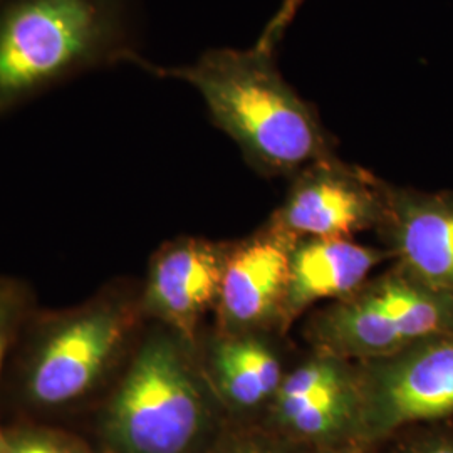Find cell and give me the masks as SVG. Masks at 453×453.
I'll return each instance as SVG.
<instances>
[{
    "mask_svg": "<svg viewBox=\"0 0 453 453\" xmlns=\"http://www.w3.org/2000/svg\"><path fill=\"white\" fill-rule=\"evenodd\" d=\"M119 63L145 65L128 0H0V116Z\"/></svg>",
    "mask_w": 453,
    "mask_h": 453,
    "instance_id": "1",
    "label": "cell"
},
{
    "mask_svg": "<svg viewBox=\"0 0 453 453\" xmlns=\"http://www.w3.org/2000/svg\"><path fill=\"white\" fill-rule=\"evenodd\" d=\"M155 73L192 84L213 123L265 172L288 173L327 158L318 114L282 80L269 49H213L194 65Z\"/></svg>",
    "mask_w": 453,
    "mask_h": 453,
    "instance_id": "2",
    "label": "cell"
},
{
    "mask_svg": "<svg viewBox=\"0 0 453 453\" xmlns=\"http://www.w3.org/2000/svg\"><path fill=\"white\" fill-rule=\"evenodd\" d=\"M205 421L202 376L179 334L140 346L106 411V435L123 453H187Z\"/></svg>",
    "mask_w": 453,
    "mask_h": 453,
    "instance_id": "3",
    "label": "cell"
},
{
    "mask_svg": "<svg viewBox=\"0 0 453 453\" xmlns=\"http://www.w3.org/2000/svg\"><path fill=\"white\" fill-rule=\"evenodd\" d=\"M453 331V294L434 291L402 271L383 275L314 318L321 353L372 361Z\"/></svg>",
    "mask_w": 453,
    "mask_h": 453,
    "instance_id": "4",
    "label": "cell"
},
{
    "mask_svg": "<svg viewBox=\"0 0 453 453\" xmlns=\"http://www.w3.org/2000/svg\"><path fill=\"white\" fill-rule=\"evenodd\" d=\"M131 326L128 304L106 294L50 318L24 359L26 398L39 408H61L95 393L113 372Z\"/></svg>",
    "mask_w": 453,
    "mask_h": 453,
    "instance_id": "5",
    "label": "cell"
},
{
    "mask_svg": "<svg viewBox=\"0 0 453 453\" xmlns=\"http://www.w3.org/2000/svg\"><path fill=\"white\" fill-rule=\"evenodd\" d=\"M365 363L357 374L361 400L383 426L453 413V331Z\"/></svg>",
    "mask_w": 453,
    "mask_h": 453,
    "instance_id": "6",
    "label": "cell"
},
{
    "mask_svg": "<svg viewBox=\"0 0 453 453\" xmlns=\"http://www.w3.org/2000/svg\"><path fill=\"white\" fill-rule=\"evenodd\" d=\"M385 188L327 158L309 165L274 215L275 232L292 241L349 239L383 220Z\"/></svg>",
    "mask_w": 453,
    "mask_h": 453,
    "instance_id": "7",
    "label": "cell"
},
{
    "mask_svg": "<svg viewBox=\"0 0 453 453\" xmlns=\"http://www.w3.org/2000/svg\"><path fill=\"white\" fill-rule=\"evenodd\" d=\"M228 254L217 243L183 239L153 259L143 308L181 340L192 342L200 319L217 306Z\"/></svg>",
    "mask_w": 453,
    "mask_h": 453,
    "instance_id": "8",
    "label": "cell"
},
{
    "mask_svg": "<svg viewBox=\"0 0 453 453\" xmlns=\"http://www.w3.org/2000/svg\"><path fill=\"white\" fill-rule=\"evenodd\" d=\"M403 273L453 294V196L385 188V213Z\"/></svg>",
    "mask_w": 453,
    "mask_h": 453,
    "instance_id": "9",
    "label": "cell"
},
{
    "mask_svg": "<svg viewBox=\"0 0 453 453\" xmlns=\"http://www.w3.org/2000/svg\"><path fill=\"white\" fill-rule=\"evenodd\" d=\"M292 239L265 234L228 254L219 314L230 334L256 329L282 316L291 271Z\"/></svg>",
    "mask_w": 453,
    "mask_h": 453,
    "instance_id": "10",
    "label": "cell"
},
{
    "mask_svg": "<svg viewBox=\"0 0 453 453\" xmlns=\"http://www.w3.org/2000/svg\"><path fill=\"white\" fill-rule=\"evenodd\" d=\"M361 402L359 380L346 359L319 353L284 376L275 393L279 418L306 437L340 432Z\"/></svg>",
    "mask_w": 453,
    "mask_h": 453,
    "instance_id": "11",
    "label": "cell"
},
{
    "mask_svg": "<svg viewBox=\"0 0 453 453\" xmlns=\"http://www.w3.org/2000/svg\"><path fill=\"white\" fill-rule=\"evenodd\" d=\"M383 254L351 239H309L292 249L282 321L323 299H344L363 288Z\"/></svg>",
    "mask_w": 453,
    "mask_h": 453,
    "instance_id": "12",
    "label": "cell"
},
{
    "mask_svg": "<svg viewBox=\"0 0 453 453\" xmlns=\"http://www.w3.org/2000/svg\"><path fill=\"white\" fill-rule=\"evenodd\" d=\"M211 378L228 403L250 408L275 396L284 376L274 351L257 338L230 334L211 349Z\"/></svg>",
    "mask_w": 453,
    "mask_h": 453,
    "instance_id": "13",
    "label": "cell"
},
{
    "mask_svg": "<svg viewBox=\"0 0 453 453\" xmlns=\"http://www.w3.org/2000/svg\"><path fill=\"white\" fill-rule=\"evenodd\" d=\"M29 311L26 288L12 279L0 277V370L7 351L19 334ZM2 440V432H0Z\"/></svg>",
    "mask_w": 453,
    "mask_h": 453,
    "instance_id": "14",
    "label": "cell"
},
{
    "mask_svg": "<svg viewBox=\"0 0 453 453\" xmlns=\"http://www.w3.org/2000/svg\"><path fill=\"white\" fill-rule=\"evenodd\" d=\"M0 453H86L74 440L44 430H22L0 440Z\"/></svg>",
    "mask_w": 453,
    "mask_h": 453,
    "instance_id": "15",
    "label": "cell"
},
{
    "mask_svg": "<svg viewBox=\"0 0 453 453\" xmlns=\"http://www.w3.org/2000/svg\"><path fill=\"white\" fill-rule=\"evenodd\" d=\"M303 0H286L284 5L280 7V11L275 14L274 19L271 20V24L265 27L264 34L260 35V46L264 48H274L277 39L280 37V34L284 33V29L288 27V24L291 22L292 16L296 14L297 7L301 5Z\"/></svg>",
    "mask_w": 453,
    "mask_h": 453,
    "instance_id": "16",
    "label": "cell"
},
{
    "mask_svg": "<svg viewBox=\"0 0 453 453\" xmlns=\"http://www.w3.org/2000/svg\"><path fill=\"white\" fill-rule=\"evenodd\" d=\"M417 453H453V447L452 445H435Z\"/></svg>",
    "mask_w": 453,
    "mask_h": 453,
    "instance_id": "17",
    "label": "cell"
},
{
    "mask_svg": "<svg viewBox=\"0 0 453 453\" xmlns=\"http://www.w3.org/2000/svg\"><path fill=\"white\" fill-rule=\"evenodd\" d=\"M242 453H264V452H259V450H254V449H250V450H245V452H242Z\"/></svg>",
    "mask_w": 453,
    "mask_h": 453,
    "instance_id": "18",
    "label": "cell"
}]
</instances>
